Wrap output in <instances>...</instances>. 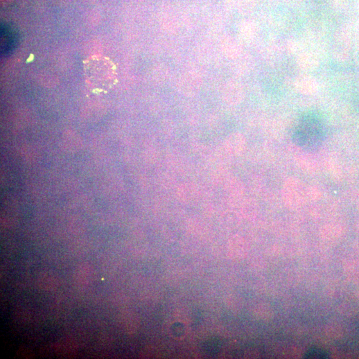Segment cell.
I'll return each mask as SVG.
<instances>
[{"mask_svg": "<svg viewBox=\"0 0 359 359\" xmlns=\"http://www.w3.org/2000/svg\"><path fill=\"white\" fill-rule=\"evenodd\" d=\"M329 353L320 348L314 347L308 350L305 353L304 358H328Z\"/></svg>", "mask_w": 359, "mask_h": 359, "instance_id": "8", "label": "cell"}, {"mask_svg": "<svg viewBox=\"0 0 359 359\" xmlns=\"http://www.w3.org/2000/svg\"><path fill=\"white\" fill-rule=\"evenodd\" d=\"M202 84V80L200 74L196 72L189 71L180 78L178 88L185 96H192L200 91Z\"/></svg>", "mask_w": 359, "mask_h": 359, "instance_id": "3", "label": "cell"}, {"mask_svg": "<svg viewBox=\"0 0 359 359\" xmlns=\"http://www.w3.org/2000/svg\"><path fill=\"white\" fill-rule=\"evenodd\" d=\"M293 142L298 147L312 152L319 148L324 142V135L316 127H305L293 135Z\"/></svg>", "mask_w": 359, "mask_h": 359, "instance_id": "2", "label": "cell"}, {"mask_svg": "<svg viewBox=\"0 0 359 359\" xmlns=\"http://www.w3.org/2000/svg\"><path fill=\"white\" fill-rule=\"evenodd\" d=\"M241 31L245 35L250 36L254 33V29L250 25H245L241 29Z\"/></svg>", "mask_w": 359, "mask_h": 359, "instance_id": "10", "label": "cell"}, {"mask_svg": "<svg viewBox=\"0 0 359 359\" xmlns=\"http://www.w3.org/2000/svg\"><path fill=\"white\" fill-rule=\"evenodd\" d=\"M223 96H224L225 100L228 103L232 104L238 103L243 99V88L238 83H228L224 88Z\"/></svg>", "mask_w": 359, "mask_h": 359, "instance_id": "5", "label": "cell"}, {"mask_svg": "<svg viewBox=\"0 0 359 359\" xmlns=\"http://www.w3.org/2000/svg\"><path fill=\"white\" fill-rule=\"evenodd\" d=\"M294 86L298 92L304 95H312L318 89L317 81L308 74L298 76L294 81Z\"/></svg>", "mask_w": 359, "mask_h": 359, "instance_id": "4", "label": "cell"}, {"mask_svg": "<svg viewBox=\"0 0 359 359\" xmlns=\"http://www.w3.org/2000/svg\"><path fill=\"white\" fill-rule=\"evenodd\" d=\"M288 48L289 51L291 52V53H297L299 50V46L297 42L290 41L288 42Z\"/></svg>", "mask_w": 359, "mask_h": 359, "instance_id": "9", "label": "cell"}, {"mask_svg": "<svg viewBox=\"0 0 359 359\" xmlns=\"http://www.w3.org/2000/svg\"><path fill=\"white\" fill-rule=\"evenodd\" d=\"M354 59L355 62L359 65V48L354 52Z\"/></svg>", "mask_w": 359, "mask_h": 359, "instance_id": "11", "label": "cell"}, {"mask_svg": "<svg viewBox=\"0 0 359 359\" xmlns=\"http://www.w3.org/2000/svg\"><path fill=\"white\" fill-rule=\"evenodd\" d=\"M297 63L299 68L306 71L315 69L319 65V59L311 53H300L297 57Z\"/></svg>", "mask_w": 359, "mask_h": 359, "instance_id": "6", "label": "cell"}, {"mask_svg": "<svg viewBox=\"0 0 359 359\" xmlns=\"http://www.w3.org/2000/svg\"><path fill=\"white\" fill-rule=\"evenodd\" d=\"M84 64L86 82L92 92H107L116 84V67L109 59L93 56Z\"/></svg>", "mask_w": 359, "mask_h": 359, "instance_id": "1", "label": "cell"}, {"mask_svg": "<svg viewBox=\"0 0 359 359\" xmlns=\"http://www.w3.org/2000/svg\"><path fill=\"white\" fill-rule=\"evenodd\" d=\"M223 47H224L225 53L230 58H234L238 57L241 52L240 46L233 38H227L225 40Z\"/></svg>", "mask_w": 359, "mask_h": 359, "instance_id": "7", "label": "cell"}]
</instances>
